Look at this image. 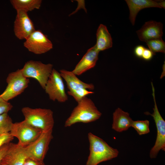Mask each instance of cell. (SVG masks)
Returning <instances> with one entry per match:
<instances>
[{"label":"cell","mask_w":165,"mask_h":165,"mask_svg":"<svg viewBox=\"0 0 165 165\" xmlns=\"http://www.w3.org/2000/svg\"><path fill=\"white\" fill-rule=\"evenodd\" d=\"M88 137L90 153L86 165H98L118 156V150L111 147L102 139L90 132Z\"/></svg>","instance_id":"cell-1"},{"label":"cell","mask_w":165,"mask_h":165,"mask_svg":"<svg viewBox=\"0 0 165 165\" xmlns=\"http://www.w3.org/2000/svg\"><path fill=\"white\" fill-rule=\"evenodd\" d=\"M99 52L95 45L89 49L72 72L76 75H79L94 67Z\"/></svg>","instance_id":"cell-13"},{"label":"cell","mask_w":165,"mask_h":165,"mask_svg":"<svg viewBox=\"0 0 165 165\" xmlns=\"http://www.w3.org/2000/svg\"><path fill=\"white\" fill-rule=\"evenodd\" d=\"M97 42L95 45L97 50L100 52L112 47V40L107 27L101 24L96 32Z\"/></svg>","instance_id":"cell-18"},{"label":"cell","mask_w":165,"mask_h":165,"mask_svg":"<svg viewBox=\"0 0 165 165\" xmlns=\"http://www.w3.org/2000/svg\"><path fill=\"white\" fill-rule=\"evenodd\" d=\"M50 100L61 103L68 99L64 84L60 72L53 68L44 89Z\"/></svg>","instance_id":"cell-9"},{"label":"cell","mask_w":165,"mask_h":165,"mask_svg":"<svg viewBox=\"0 0 165 165\" xmlns=\"http://www.w3.org/2000/svg\"><path fill=\"white\" fill-rule=\"evenodd\" d=\"M22 112L24 120L42 132L53 130L54 124L53 112L50 109L23 107Z\"/></svg>","instance_id":"cell-3"},{"label":"cell","mask_w":165,"mask_h":165,"mask_svg":"<svg viewBox=\"0 0 165 165\" xmlns=\"http://www.w3.org/2000/svg\"><path fill=\"white\" fill-rule=\"evenodd\" d=\"M163 24L160 22L151 20L147 21L136 31L141 41L146 42L152 39L162 38Z\"/></svg>","instance_id":"cell-12"},{"label":"cell","mask_w":165,"mask_h":165,"mask_svg":"<svg viewBox=\"0 0 165 165\" xmlns=\"http://www.w3.org/2000/svg\"><path fill=\"white\" fill-rule=\"evenodd\" d=\"M67 93L68 95L72 96L77 102L84 97L94 93L93 92L90 91L84 88H81L72 91H68Z\"/></svg>","instance_id":"cell-23"},{"label":"cell","mask_w":165,"mask_h":165,"mask_svg":"<svg viewBox=\"0 0 165 165\" xmlns=\"http://www.w3.org/2000/svg\"><path fill=\"white\" fill-rule=\"evenodd\" d=\"M10 2L16 11L21 10L27 13L41 6V0H12Z\"/></svg>","instance_id":"cell-19"},{"label":"cell","mask_w":165,"mask_h":165,"mask_svg":"<svg viewBox=\"0 0 165 165\" xmlns=\"http://www.w3.org/2000/svg\"><path fill=\"white\" fill-rule=\"evenodd\" d=\"M151 86L154 103L153 112L152 114L148 112L145 113L146 114H149L153 117L156 127L157 136L156 142L149 153L150 158L154 159L157 157L160 150L165 151V121L159 111L156 101L155 88L152 84H151Z\"/></svg>","instance_id":"cell-8"},{"label":"cell","mask_w":165,"mask_h":165,"mask_svg":"<svg viewBox=\"0 0 165 165\" xmlns=\"http://www.w3.org/2000/svg\"><path fill=\"white\" fill-rule=\"evenodd\" d=\"M77 103V105L65 121V127H69L78 123H90L101 117V113L90 98L85 97Z\"/></svg>","instance_id":"cell-2"},{"label":"cell","mask_w":165,"mask_h":165,"mask_svg":"<svg viewBox=\"0 0 165 165\" xmlns=\"http://www.w3.org/2000/svg\"><path fill=\"white\" fill-rule=\"evenodd\" d=\"M42 132L24 120L13 123L9 132L13 137L18 139L19 145L25 147L36 140Z\"/></svg>","instance_id":"cell-5"},{"label":"cell","mask_w":165,"mask_h":165,"mask_svg":"<svg viewBox=\"0 0 165 165\" xmlns=\"http://www.w3.org/2000/svg\"><path fill=\"white\" fill-rule=\"evenodd\" d=\"M13 107L11 104L0 96V115L4 113H7Z\"/></svg>","instance_id":"cell-24"},{"label":"cell","mask_w":165,"mask_h":165,"mask_svg":"<svg viewBox=\"0 0 165 165\" xmlns=\"http://www.w3.org/2000/svg\"><path fill=\"white\" fill-rule=\"evenodd\" d=\"M53 130L42 132L35 141L24 147L28 158L40 162H43L53 138Z\"/></svg>","instance_id":"cell-6"},{"label":"cell","mask_w":165,"mask_h":165,"mask_svg":"<svg viewBox=\"0 0 165 165\" xmlns=\"http://www.w3.org/2000/svg\"><path fill=\"white\" fill-rule=\"evenodd\" d=\"M11 117L7 113L0 115V134L9 132L13 124Z\"/></svg>","instance_id":"cell-21"},{"label":"cell","mask_w":165,"mask_h":165,"mask_svg":"<svg viewBox=\"0 0 165 165\" xmlns=\"http://www.w3.org/2000/svg\"><path fill=\"white\" fill-rule=\"evenodd\" d=\"M0 165H7L6 164V163L1 161V163H0Z\"/></svg>","instance_id":"cell-30"},{"label":"cell","mask_w":165,"mask_h":165,"mask_svg":"<svg viewBox=\"0 0 165 165\" xmlns=\"http://www.w3.org/2000/svg\"><path fill=\"white\" fill-rule=\"evenodd\" d=\"M27 158L24 147L18 143L10 142L7 153L1 162L7 165H23Z\"/></svg>","instance_id":"cell-14"},{"label":"cell","mask_w":165,"mask_h":165,"mask_svg":"<svg viewBox=\"0 0 165 165\" xmlns=\"http://www.w3.org/2000/svg\"><path fill=\"white\" fill-rule=\"evenodd\" d=\"M149 122L147 120L133 121L131 127L137 131L139 135L145 134L150 132Z\"/></svg>","instance_id":"cell-22"},{"label":"cell","mask_w":165,"mask_h":165,"mask_svg":"<svg viewBox=\"0 0 165 165\" xmlns=\"http://www.w3.org/2000/svg\"><path fill=\"white\" fill-rule=\"evenodd\" d=\"M24 46L29 51L36 54L45 53L53 47L52 42L40 30H35L26 39Z\"/></svg>","instance_id":"cell-10"},{"label":"cell","mask_w":165,"mask_h":165,"mask_svg":"<svg viewBox=\"0 0 165 165\" xmlns=\"http://www.w3.org/2000/svg\"><path fill=\"white\" fill-rule=\"evenodd\" d=\"M14 24V31L19 39H26L35 31L34 24L27 13L18 10Z\"/></svg>","instance_id":"cell-11"},{"label":"cell","mask_w":165,"mask_h":165,"mask_svg":"<svg viewBox=\"0 0 165 165\" xmlns=\"http://www.w3.org/2000/svg\"><path fill=\"white\" fill-rule=\"evenodd\" d=\"M154 55L152 52L149 49L145 48L142 55V58L146 61L150 60L152 58Z\"/></svg>","instance_id":"cell-26"},{"label":"cell","mask_w":165,"mask_h":165,"mask_svg":"<svg viewBox=\"0 0 165 165\" xmlns=\"http://www.w3.org/2000/svg\"><path fill=\"white\" fill-rule=\"evenodd\" d=\"M6 81L7 86L0 96L7 101L21 94L29 82V79L24 76L20 69L9 73Z\"/></svg>","instance_id":"cell-7"},{"label":"cell","mask_w":165,"mask_h":165,"mask_svg":"<svg viewBox=\"0 0 165 165\" xmlns=\"http://www.w3.org/2000/svg\"><path fill=\"white\" fill-rule=\"evenodd\" d=\"M53 69L52 64L30 60L26 62L20 70L24 77L35 79L44 90Z\"/></svg>","instance_id":"cell-4"},{"label":"cell","mask_w":165,"mask_h":165,"mask_svg":"<svg viewBox=\"0 0 165 165\" xmlns=\"http://www.w3.org/2000/svg\"><path fill=\"white\" fill-rule=\"evenodd\" d=\"M149 49L154 54L157 52H165V43L162 38L149 40L145 42Z\"/></svg>","instance_id":"cell-20"},{"label":"cell","mask_w":165,"mask_h":165,"mask_svg":"<svg viewBox=\"0 0 165 165\" xmlns=\"http://www.w3.org/2000/svg\"><path fill=\"white\" fill-rule=\"evenodd\" d=\"M145 48L141 45L137 46L134 50L135 54L138 57H142V55Z\"/></svg>","instance_id":"cell-29"},{"label":"cell","mask_w":165,"mask_h":165,"mask_svg":"<svg viewBox=\"0 0 165 165\" xmlns=\"http://www.w3.org/2000/svg\"><path fill=\"white\" fill-rule=\"evenodd\" d=\"M129 10V20L133 25L137 15L141 10L147 8H162L159 2L152 0H125Z\"/></svg>","instance_id":"cell-15"},{"label":"cell","mask_w":165,"mask_h":165,"mask_svg":"<svg viewBox=\"0 0 165 165\" xmlns=\"http://www.w3.org/2000/svg\"><path fill=\"white\" fill-rule=\"evenodd\" d=\"M60 73L66 81L69 91H72L81 88L88 90H93L94 86L92 83H85L79 79L72 71L65 69L60 70Z\"/></svg>","instance_id":"cell-16"},{"label":"cell","mask_w":165,"mask_h":165,"mask_svg":"<svg viewBox=\"0 0 165 165\" xmlns=\"http://www.w3.org/2000/svg\"><path fill=\"white\" fill-rule=\"evenodd\" d=\"M23 165H45L44 162H40L27 158Z\"/></svg>","instance_id":"cell-28"},{"label":"cell","mask_w":165,"mask_h":165,"mask_svg":"<svg viewBox=\"0 0 165 165\" xmlns=\"http://www.w3.org/2000/svg\"><path fill=\"white\" fill-rule=\"evenodd\" d=\"M133 121L128 112L118 108L113 114L112 128L119 132L127 130L131 127Z\"/></svg>","instance_id":"cell-17"},{"label":"cell","mask_w":165,"mask_h":165,"mask_svg":"<svg viewBox=\"0 0 165 165\" xmlns=\"http://www.w3.org/2000/svg\"><path fill=\"white\" fill-rule=\"evenodd\" d=\"M9 143H10L5 144L0 148V163L7 153Z\"/></svg>","instance_id":"cell-27"},{"label":"cell","mask_w":165,"mask_h":165,"mask_svg":"<svg viewBox=\"0 0 165 165\" xmlns=\"http://www.w3.org/2000/svg\"><path fill=\"white\" fill-rule=\"evenodd\" d=\"M14 137L10 132L0 134V148L5 144L10 143Z\"/></svg>","instance_id":"cell-25"}]
</instances>
